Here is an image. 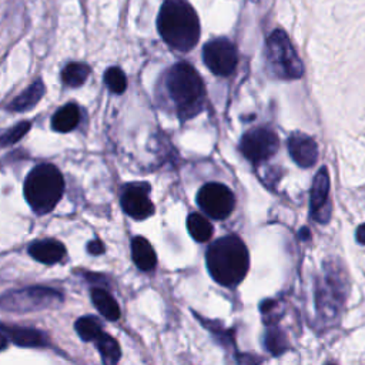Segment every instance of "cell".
<instances>
[{"instance_id": "8992f818", "label": "cell", "mask_w": 365, "mask_h": 365, "mask_svg": "<svg viewBox=\"0 0 365 365\" xmlns=\"http://www.w3.org/2000/svg\"><path fill=\"white\" fill-rule=\"evenodd\" d=\"M346 297V278L345 272L336 265H329L324 268L321 279L317 282L315 289V304L318 314L329 321L338 315Z\"/></svg>"}, {"instance_id": "7402d4cb", "label": "cell", "mask_w": 365, "mask_h": 365, "mask_svg": "<svg viewBox=\"0 0 365 365\" xmlns=\"http://www.w3.org/2000/svg\"><path fill=\"white\" fill-rule=\"evenodd\" d=\"M91 68L84 63H68L61 71V81L67 87H80L88 78Z\"/></svg>"}, {"instance_id": "d6986e66", "label": "cell", "mask_w": 365, "mask_h": 365, "mask_svg": "<svg viewBox=\"0 0 365 365\" xmlns=\"http://www.w3.org/2000/svg\"><path fill=\"white\" fill-rule=\"evenodd\" d=\"M91 299L106 319L115 321L120 318V307L117 301L104 288H94L91 291Z\"/></svg>"}, {"instance_id": "ba28073f", "label": "cell", "mask_w": 365, "mask_h": 365, "mask_svg": "<svg viewBox=\"0 0 365 365\" xmlns=\"http://www.w3.org/2000/svg\"><path fill=\"white\" fill-rule=\"evenodd\" d=\"M197 204L208 217L224 220L232 212L235 197L227 185L221 182H207L197 194Z\"/></svg>"}, {"instance_id": "30bf717a", "label": "cell", "mask_w": 365, "mask_h": 365, "mask_svg": "<svg viewBox=\"0 0 365 365\" xmlns=\"http://www.w3.org/2000/svg\"><path fill=\"white\" fill-rule=\"evenodd\" d=\"M279 147L277 134L268 128L258 127L245 133L240 141L242 155L254 164H259L271 158Z\"/></svg>"}, {"instance_id": "4316f807", "label": "cell", "mask_w": 365, "mask_h": 365, "mask_svg": "<svg viewBox=\"0 0 365 365\" xmlns=\"http://www.w3.org/2000/svg\"><path fill=\"white\" fill-rule=\"evenodd\" d=\"M237 362H238V365H258L261 362V358L250 355V354H247V355L237 354Z\"/></svg>"}, {"instance_id": "5b68a950", "label": "cell", "mask_w": 365, "mask_h": 365, "mask_svg": "<svg viewBox=\"0 0 365 365\" xmlns=\"http://www.w3.org/2000/svg\"><path fill=\"white\" fill-rule=\"evenodd\" d=\"M265 61L272 76L282 80L302 77L304 66L289 37L281 29L272 31L265 43Z\"/></svg>"}, {"instance_id": "d4e9b609", "label": "cell", "mask_w": 365, "mask_h": 365, "mask_svg": "<svg viewBox=\"0 0 365 365\" xmlns=\"http://www.w3.org/2000/svg\"><path fill=\"white\" fill-rule=\"evenodd\" d=\"M104 83L110 88V91L115 94H121L127 88V78L121 68L110 67L104 73Z\"/></svg>"}, {"instance_id": "4dcf8cb0", "label": "cell", "mask_w": 365, "mask_h": 365, "mask_svg": "<svg viewBox=\"0 0 365 365\" xmlns=\"http://www.w3.org/2000/svg\"><path fill=\"white\" fill-rule=\"evenodd\" d=\"M328 365H334V364H328Z\"/></svg>"}, {"instance_id": "7c38bea8", "label": "cell", "mask_w": 365, "mask_h": 365, "mask_svg": "<svg viewBox=\"0 0 365 365\" xmlns=\"http://www.w3.org/2000/svg\"><path fill=\"white\" fill-rule=\"evenodd\" d=\"M329 175L325 167L319 168L315 174L312 190H311V215L319 224H327L331 218V204H329Z\"/></svg>"}, {"instance_id": "e0dca14e", "label": "cell", "mask_w": 365, "mask_h": 365, "mask_svg": "<svg viewBox=\"0 0 365 365\" xmlns=\"http://www.w3.org/2000/svg\"><path fill=\"white\" fill-rule=\"evenodd\" d=\"M46 93V87L43 84L41 80H37L34 83H31L21 94H19L10 104H9V110L10 111H16V113H23V111H29L31 110L44 96Z\"/></svg>"}, {"instance_id": "2e32d148", "label": "cell", "mask_w": 365, "mask_h": 365, "mask_svg": "<svg viewBox=\"0 0 365 365\" xmlns=\"http://www.w3.org/2000/svg\"><path fill=\"white\" fill-rule=\"evenodd\" d=\"M131 257L134 264L141 271H151L157 265V255L148 240L144 237H134L131 241Z\"/></svg>"}, {"instance_id": "cb8c5ba5", "label": "cell", "mask_w": 365, "mask_h": 365, "mask_svg": "<svg viewBox=\"0 0 365 365\" xmlns=\"http://www.w3.org/2000/svg\"><path fill=\"white\" fill-rule=\"evenodd\" d=\"M74 327L78 336L86 342L96 341L97 336L103 332L100 322L94 317H81L76 321Z\"/></svg>"}, {"instance_id": "5bb4252c", "label": "cell", "mask_w": 365, "mask_h": 365, "mask_svg": "<svg viewBox=\"0 0 365 365\" xmlns=\"http://www.w3.org/2000/svg\"><path fill=\"white\" fill-rule=\"evenodd\" d=\"M0 329L10 338L16 345L24 348H40L47 345V336L34 328L16 327V325H1Z\"/></svg>"}, {"instance_id": "ac0fdd59", "label": "cell", "mask_w": 365, "mask_h": 365, "mask_svg": "<svg viewBox=\"0 0 365 365\" xmlns=\"http://www.w3.org/2000/svg\"><path fill=\"white\" fill-rule=\"evenodd\" d=\"M78 121H80L78 106L74 103H68L53 114L51 128L58 133H67L76 128Z\"/></svg>"}, {"instance_id": "83f0119b", "label": "cell", "mask_w": 365, "mask_h": 365, "mask_svg": "<svg viewBox=\"0 0 365 365\" xmlns=\"http://www.w3.org/2000/svg\"><path fill=\"white\" fill-rule=\"evenodd\" d=\"M87 251L93 255H100L104 252V244L100 240H93L87 244Z\"/></svg>"}, {"instance_id": "6da1fadb", "label": "cell", "mask_w": 365, "mask_h": 365, "mask_svg": "<svg viewBox=\"0 0 365 365\" xmlns=\"http://www.w3.org/2000/svg\"><path fill=\"white\" fill-rule=\"evenodd\" d=\"M157 29L161 38L178 51H190L200 38V20L192 6L185 0H164Z\"/></svg>"}, {"instance_id": "4fadbf2b", "label": "cell", "mask_w": 365, "mask_h": 365, "mask_svg": "<svg viewBox=\"0 0 365 365\" xmlns=\"http://www.w3.org/2000/svg\"><path fill=\"white\" fill-rule=\"evenodd\" d=\"M288 151L291 158L304 168L312 167L318 160L317 143L307 134L294 133L288 138Z\"/></svg>"}, {"instance_id": "277c9868", "label": "cell", "mask_w": 365, "mask_h": 365, "mask_svg": "<svg viewBox=\"0 0 365 365\" xmlns=\"http://www.w3.org/2000/svg\"><path fill=\"white\" fill-rule=\"evenodd\" d=\"M64 191V180L60 170L43 163L36 165L24 180V197L37 214L50 212L60 201Z\"/></svg>"}, {"instance_id": "44dd1931", "label": "cell", "mask_w": 365, "mask_h": 365, "mask_svg": "<svg viewBox=\"0 0 365 365\" xmlns=\"http://www.w3.org/2000/svg\"><path fill=\"white\" fill-rule=\"evenodd\" d=\"M187 230L197 242L208 241L214 232L211 222L198 212H192L187 217Z\"/></svg>"}, {"instance_id": "3957f363", "label": "cell", "mask_w": 365, "mask_h": 365, "mask_svg": "<svg viewBox=\"0 0 365 365\" xmlns=\"http://www.w3.org/2000/svg\"><path fill=\"white\" fill-rule=\"evenodd\" d=\"M165 91L181 120H188L202 110L205 87L191 64L181 61L167 71Z\"/></svg>"}, {"instance_id": "f1b7e54d", "label": "cell", "mask_w": 365, "mask_h": 365, "mask_svg": "<svg viewBox=\"0 0 365 365\" xmlns=\"http://www.w3.org/2000/svg\"><path fill=\"white\" fill-rule=\"evenodd\" d=\"M355 237H356V241H358L359 244H364V245H365V224H361V225L356 228Z\"/></svg>"}, {"instance_id": "52a82bcc", "label": "cell", "mask_w": 365, "mask_h": 365, "mask_svg": "<svg viewBox=\"0 0 365 365\" xmlns=\"http://www.w3.org/2000/svg\"><path fill=\"white\" fill-rule=\"evenodd\" d=\"M63 295L48 287H27L6 292L0 297V308L11 312H31L58 307Z\"/></svg>"}, {"instance_id": "7a4b0ae2", "label": "cell", "mask_w": 365, "mask_h": 365, "mask_svg": "<svg viewBox=\"0 0 365 365\" xmlns=\"http://www.w3.org/2000/svg\"><path fill=\"white\" fill-rule=\"evenodd\" d=\"M205 261L212 279L224 287L240 284L250 267L248 250L237 235H225L215 240L207 250Z\"/></svg>"}, {"instance_id": "603a6c76", "label": "cell", "mask_w": 365, "mask_h": 365, "mask_svg": "<svg viewBox=\"0 0 365 365\" xmlns=\"http://www.w3.org/2000/svg\"><path fill=\"white\" fill-rule=\"evenodd\" d=\"M264 346L267 351H269L272 355H281L288 349V338L285 332L278 328L275 324H269L268 329L264 335Z\"/></svg>"}, {"instance_id": "ffe728a7", "label": "cell", "mask_w": 365, "mask_h": 365, "mask_svg": "<svg viewBox=\"0 0 365 365\" xmlns=\"http://www.w3.org/2000/svg\"><path fill=\"white\" fill-rule=\"evenodd\" d=\"M96 346L100 352L103 365H117L121 356V349L118 342L108 334L101 332L94 341Z\"/></svg>"}, {"instance_id": "f546056e", "label": "cell", "mask_w": 365, "mask_h": 365, "mask_svg": "<svg viewBox=\"0 0 365 365\" xmlns=\"http://www.w3.org/2000/svg\"><path fill=\"white\" fill-rule=\"evenodd\" d=\"M7 345H9V338H7V335L0 329V351L6 349Z\"/></svg>"}, {"instance_id": "484cf974", "label": "cell", "mask_w": 365, "mask_h": 365, "mask_svg": "<svg viewBox=\"0 0 365 365\" xmlns=\"http://www.w3.org/2000/svg\"><path fill=\"white\" fill-rule=\"evenodd\" d=\"M29 130H30V123H27V121L17 123L14 127H11L6 133L0 134V147L13 145L20 138H23Z\"/></svg>"}, {"instance_id": "9c48e42d", "label": "cell", "mask_w": 365, "mask_h": 365, "mask_svg": "<svg viewBox=\"0 0 365 365\" xmlns=\"http://www.w3.org/2000/svg\"><path fill=\"white\" fill-rule=\"evenodd\" d=\"M202 60L215 76L227 77L232 74L238 63L237 47L224 37L211 40L202 47Z\"/></svg>"}, {"instance_id": "8fae6325", "label": "cell", "mask_w": 365, "mask_h": 365, "mask_svg": "<svg viewBox=\"0 0 365 365\" xmlns=\"http://www.w3.org/2000/svg\"><path fill=\"white\" fill-rule=\"evenodd\" d=\"M121 207L134 220H145L154 212L150 200V185L147 182H130L121 192Z\"/></svg>"}, {"instance_id": "9a60e30c", "label": "cell", "mask_w": 365, "mask_h": 365, "mask_svg": "<svg viewBox=\"0 0 365 365\" xmlns=\"http://www.w3.org/2000/svg\"><path fill=\"white\" fill-rule=\"evenodd\" d=\"M29 254L41 264H56L63 259L66 248L56 240H40L29 247Z\"/></svg>"}]
</instances>
